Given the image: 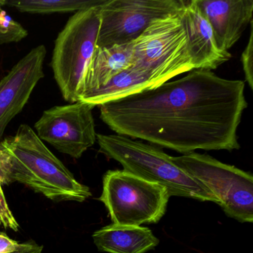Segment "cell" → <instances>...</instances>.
Masks as SVG:
<instances>
[{
    "label": "cell",
    "mask_w": 253,
    "mask_h": 253,
    "mask_svg": "<svg viewBox=\"0 0 253 253\" xmlns=\"http://www.w3.org/2000/svg\"><path fill=\"white\" fill-rule=\"evenodd\" d=\"M106 0H11L5 5L30 14L78 12L91 7L100 6Z\"/></svg>",
    "instance_id": "obj_16"
},
{
    "label": "cell",
    "mask_w": 253,
    "mask_h": 253,
    "mask_svg": "<svg viewBox=\"0 0 253 253\" xmlns=\"http://www.w3.org/2000/svg\"><path fill=\"white\" fill-rule=\"evenodd\" d=\"M196 3L223 52H229L253 22V0H196Z\"/></svg>",
    "instance_id": "obj_11"
},
{
    "label": "cell",
    "mask_w": 253,
    "mask_h": 253,
    "mask_svg": "<svg viewBox=\"0 0 253 253\" xmlns=\"http://www.w3.org/2000/svg\"><path fill=\"white\" fill-rule=\"evenodd\" d=\"M185 0H106L100 6L96 47L134 42L157 19L178 12Z\"/></svg>",
    "instance_id": "obj_8"
},
{
    "label": "cell",
    "mask_w": 253,
    "mask_h": 253,
    "mask_svg": "<svg viewBox=\"0 0 253 253\" xmlns=\"http://www.w3.org/2000/svg\"><path fill=\"white\" fill-rule=\"evenodd\" d=\"M150 88L149 75L131 66L115 75L104 86L83 94L79 101L99 106Z\"/></svg>",
    "instance_id": "obj_15"
},
{
    "label": "cell",
    "mask_w": 253,
    "mask_h": 253,
    "mask_svg": "<svg viewBox=\"0 0 253 253\" xmlns=\"http://www.w3.org/2000/svg\"><path fill=\"white\" fill-rule=\"evenodd\" d=\"M181 10L154 20L133 42L132 66L149 75L152 88L194 70Z\"/></svg>",
    "instance_id": "obj_4"
},
{
    "label": "cell",
    "mask_w": 253,
    "mask_h": 253,
    "mask_svg": "<svg viewBox=\"0 0 253 253\" xmlns=\"http://www.w3.org/2000/svg\"><path fill=\"white\" fill-rule=\"evenodd\" d=\"M253 22L250 23V34L249 42L245 49L241 54V63H242L243 70L245 75L246 81L249 86L253 89Z\"/></svg>",
    "instance_id": "obj_19"
},
{
    "label": "cell",
    "mask_w": 253,
    "mask_h": 253,
    "mask_svg": "<svg viewBox=\"0 0 253 253\" xmlns=\"http://www.w3.org/2000/svg\"><path fill=\"white\" fill-rule=\"evenodd\" d=\"M133 65V42L110 48L96 47L85 67L79 89L81 96L104 86L112 78Z\"/></svg>",
    "instance_id": "obj_13"
},
{
    "label": "cell",
    "mask_w": 253,
    "mask_h": 253,
    "mask_svg": "<svg viewBox=\"0 0 253 253\" xmlns=\"http://www.w3.org/2000/svg\"><path fill=\"white\" fill-rule=\"evenodd\" d=\"M171 160L215 195L226 215L241 223H253L251 173L223 164L210 155L195 152L171 157Z\"/></svg>",
    "instance_id": "obj_7"
},
{
    "label": "cell",
    "mask_w": 253,
    "mask_h": 253,
    "mask_svg": "<svg viewBox=\"0 0 253 253\" xmlns=\"http://www.w3.org/2000/svg\"><path fill=\"white\" fill-rule=\"evenodd\" d=\"M0 180L19 183L54 202H84L91 196L27 124L0 143Z\"/></svg>",
    "instance_id": "obj_2"
},
{
    "label": "cell",
    "mask_w": 253,
    "mask_h": 253,
    "mask_svg": "<svg viewBox=\"0 0 253 253\" xmlns=\"http://www.w3.org/2000/svg\"><path fill=\"white\" fill-rule=\"evenodd\" d=\"M99 152L122 165L124 170L167 188L170 196L210 201L220 206L215 195L189 175L156 146L120 134H97Z\"/></svg>",
    "instance_id": "obj_3"
},
{
    "label": "cell",
    "mask_w": 253,
    "mask_h": 253,
    "mask_svg": "<svg viewBox=\"0 0 253 253\" xmlns=\"http://www.w3.org/2000/svg\"><path fill=\"white\" fill-rule=\"evenodd\" d=\"M242 81L211 71L186 76L100 105L112 131L179 153L240 149L238 126L247 106Z\"/></svg>",
    "instance_id": "obj_1"
},
{
    "label": "cell",
    "mask_w": 253,
    "mask_h": 253,
    "mask_svg": "<svg viewBox=\"0 0 253 253\" xmlns=\"http://www.w3.org/2000/svg\"><path fill=\"white\" fill-rule=\"evenodd\" d=\"M3 5L5 1H0V45L20 42L28 36L27 30L5 14Z\"/></svg>",
    "instance_id": "obj_17"
},
{
    "label": "cell",
    "mask_w": 253,
    "mask_h": 253,
    "mask_svg": "<svg viewBox=\"0 0 253 253\" xmlns=\"http://www.w3.org/2000/svg\"><path fill=\"white\" fill-rule=\"evenodd\" d=\"M94 107L78 101L50 108L35 124V131L58 152L79 159L97 142Z\"/></svg>",
    "instance_id": "obj_9"
},
{
    "label": "cell",
    "mask_w": 253,
    "mask_h": 253,
    "mask_svg": "<svg viewBox=\"0 0 253 253\" xmlns=\"http://www.w3.org/2000/svg\"><path fill=\"white\" fill-rule=\"evenodd\" d=\"M181 20L194 69L214 70L230 60V53L217 48L211 26L201 14L196 0L186 1L181 10Z\"/></svg>",
    "instance_id": "obj_12"
},
{
    "label": "cell",
    "mask_w": 253,
    "mask_h": 253,
    "mask_svg": "<svg viewBox=\"0 0 253 253\" xmlns=\"http://www.w3.org/2000/svg\"><path fill=\"white\" fill-rule=\"evenodd\" d=\"M43 247L35 241H29L21 243L18 250L11 253H42Z\"/></svg>",
    "instance_id": "obj_21"
},
{
    "label": "cell",
    "mask_w": 253,
    "mask_h": 253,
    "mask_svg": "<svg viewBox=\"0 0 253 253\" xmlns=\"http://www.w3.org/2000/svg\"><path fill=\"white\" fill-rule=\"evenodd\" d=\"M45 56L43 45L35 47L0 81V143L9 123L22 112L43 78Z\"/></svg>",
    "instance_id": "obj_10"
},
{
    "label": "cell",
    "mask_w": 253,
    "mask_h": 253,
    "mask_svg": "<svg viewBox=\"0 0 253 253\" xmlns=\"http://www.w3.org/2000/svg\"><path fill=\"white\" fill-rule=\"evenodd\" d=\"M92 238L99 251L109 253H146L159 244L149 228L113 223L95 231Z\"/></svg>",
    "instance_id": "obj_14"
},
{
    "label": "cell",
    "mask_w": 253,
    "mask_h": 253,
    "mask_svg": "<svg viewBox=\"0 0 253 253\" xmlns=\"http://www.w3.org/2000/svg\"><path fill=\"white\" fill-rule=\"evenodd\" d=\"M21 243L11 239L3 232H0V253H11L18 250Z\"/></svg>",
    "instance_id": "obj_20"
},
{
    "label": "cell",
    "mask_w": 253,
    "mask_h": 253,
    "mask_svg": "<svg viewBox=\"0 0 253 253\" xmlns=\"http://www.w3.org/2000/svg\"><path fill=\"white\" fill-rule=\"evenodd\" d=\"M169 198L162 185L117 169L103 175V191L97 200L104 204L113 224L139 226L159 222Z\"/></svg>",
    "instance_id": "obj_5"
},
{
    "label": "cell",
    "mask_w": 253,
    "mask_h": 253,
    "mask_svg": "<svg viewBox=\"0 0 253 253\" xmlns=\"http://www.w3.org/2000/svg\"><path fill=\"white\" fill-rule=\"evenodd\" d=\"M100 6L75 13L59 33L54 43L51 69L62 96L70 103L79 101L84 72L95 50L100 24Z\"/></svg>",
    "instance_id": "obj_6"
},
{
    "label": "cell",
    "mask_w": 253,
    "mask_h": 253,
    "mask_svg": "<svg viewBox=\"0 0 253 253\" xmlns=\"http://www.w3.org/2000/svg\"><path fill=\"white\" fill-rule=\"evenodd\" d=\"M0 228L10 229L14 232H18L20 229V224L14 217L7 202L6 198L4 195L1 180H0Z\"/></svg>",
    "instance_id": "obj_18"
}]
</instances>
